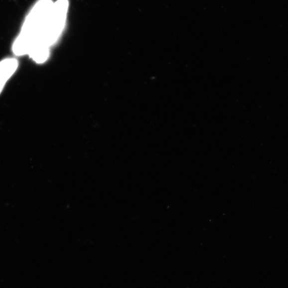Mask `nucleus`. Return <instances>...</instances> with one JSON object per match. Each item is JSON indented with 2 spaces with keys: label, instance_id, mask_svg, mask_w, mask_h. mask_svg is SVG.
I'll use <instances>...</instances> for the list:
<instances>
[{
  "label": "nucleus",
  "instance_id": "nucleus-1",
  "mask_svg": "<svg viewBox=\"0 0 288 288\" xmlns=\"http://www.w3.org/2000/svg\"><path fill=\"white\" fill-rule=\"evenodd\" d=\"M18 63L15 58H6L0 62V94L5 83L17 69Z\"/></svg>",
  "mask_w": 288,
  "mask_h": 288
}]
</instances>
